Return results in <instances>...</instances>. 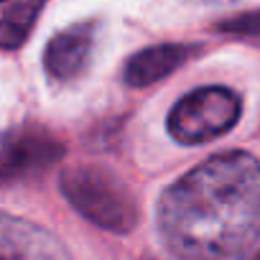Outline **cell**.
<instances>
[{
	"label": "cell",
	"mask_w": 260,
	"mask_h": 260,
	"mask_svg": "<svg viewBox=\"0 0 260 260\" xmlns=\"http://www.w3.org/2000/svg\"><path fill=\"white\" fill-rule=\"evenodd\" d=\"M92 46H94V23L92 21L72 23L64 31H59L44 51V67H46L49 77H54V79L79 77L89 64Z\"/></svg>",
	"instance_id": "8992f818"
},
{
	"label": "cell",
	"mask_w": 260,
	"mask_h": 260,
	"mask_svg": "<svg viewBox=\"0 0 260 260\" xmlns=\"http://www.w3.org/2000/svg\"><path fill=\"white\" fill-rule=\"evenodd\" d=\"M158 230L184 260L242 255L260 237V164L222 153L197 166L161 197Z\"/></svg>",
	"instance_id": "6da1fadb"
},
{
	"label": "cell",
	"mask_w": 260,
	"mask_h": 260,
	"mask_svg": "<svg viewBox=\"0 0 260 260\" xmlns=\"http://www.w3.org/2000/svg\"><path fill=\"white\" fill-rule=\"evenodd\" d=\"M0 260H72L49 230L0 212Z\"/></svg>",
	"instance_id": "5b68a950"
},
{
	"label": "cell",
	"mask_w": 260,
	"mask_h": 260,
	"mask_svg": "<svg viewBox=\"0 0 260 260\" xmlns=\"http://www.w3.org/2000/svg\"><path fill=\"white\" fill-rule=\"evenodd\" d=\"M217 31H222V34H235V36H260V11H250V13L232 16V18L217 23Z\"/></svg>",
	"instance_id": "9c48e42d"
},
{
	"label": "cell",
	"mask_w": 260,
	"mask_h": 260,
	"mask_svg": "<svg viewBox=\"0 0 260 260\" xmlns=\"http://www.w3.org/2000/svg\"><path fill=\"white\" fill-rule=\"evenodd\" d=\"M64 156V143L46 127L23 125L0 136V184L39 176Z\"/></svg>",
	"instance_id": "277c9868"
},
{
	"label": "cell",
	"mask_w": 260,
	"mask_h": 260,
	"mask_svg": "<svg viewBox=\"0 0 260 260\" xmlns=\"http://www.w3.org/2000/svg\"><path fill=\"white\" fill-rule=\"evenodd\" d=\"M44 0H13L0 13V49H18L34 31Z\"/></svg>",
	"instance_id": "ba28073f"
},
{
	"label": "cell",
	"mask_w": 260,
	"mask_h": 260,
	"mask_svg": "<svg viewBox=\"0 0 260 260\" xmlns=\"http://www.w3.org/2000/svg\"><path fill=\"white\" fill-rule=\"evenodd\" d=\"M197 49L194 46H184V44H158V46H148L138 54H133L125 64V82L130 87H148L164 77H169L171 72H176L179 67H184L191 54Z\"/></svg>",
	"instance_id": "52a82bcc"
},
{
	"label": "cell",
	"mask_w": 260,
	"mask_h": 260,
	"mask_svg": "<svg viewBox=\"0 0 260 260\" xmlns=\"http://www.w3.org/2000/svg\"><path fill=\"white\" fill-rule=\"evenodd\" d=\"M252 260H260V252H257V255H255V257H252Z\"/></svg>",
	"instance_id": "30bf717a"
},
{
	"label": "cell",
	"mask_w": 260,
	"mask_h": 260,
	"mask_svg": "<svg viewBox=\"0 0 260 260\" xmlns=\"http://www.w3.org/2000/svg\"><path fill=\"white\" fill-rule=\"evenodd\" d=\"M242 112L240 97L227 87H202L181 97L169 112V133L186 143H207L237 122Z\"/></svg>",
	"instance_id": "3957f363"
},
{
	"label": "cell",
	"mask_w": 260,
	"mask_h": 260,
	"mask_svg": "<svg viewBox=\"0 0 260 260\" xmlns=\"http://www.w3.org/2000/svg\"><path fill=\"white\" fill-rule=\"evenodd\" d=\"M61 194L92 224L125 235L138 224V202L127 184L105 166L82 164L61 174Z\"/></svg>",
	"instance_id": "7a4b0ae2"
}]
</instances>
